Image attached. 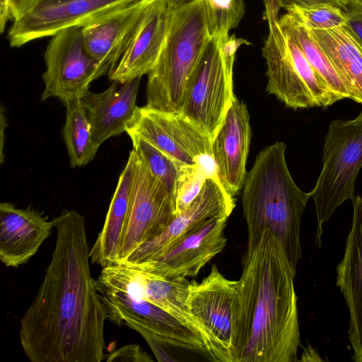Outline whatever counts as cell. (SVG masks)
Masks as SVG:
<instances>
[{"label":"cell","mask_w":362,"mask_h":362,"mask_svg":"<svg viewBox=\"0 0 362 362\" xmlns=\"http://www.w3.org/2000/svg\"><path fill=\"white\" fill-rule=\"evenodd\" d=\"M37 293L21 319L20 341L31 362H101L107 311L90 269L84 217L64 210Z\"/></svg>","instance_id":"1"},{"label":"cell","mask_w":362,"mask_h":362,"mask_svg":"<svg viewBox=\"0 0 362 362\" xmlns=\"http://www.w3.org/2000/svg\"><path fill=\"white\" fill-rule=\"evenodd\" d=\"M250 139L247 106L235 97L211 143L217 175L223 186L233 196L244 185Z\"/></svg>","instance_id":"17"},{"label":"cell","mask_w":362,"mask_h":362,"mask_svg":"<svg viewBox=\"0 0 362 362\" xmlns=\"http://www.w3.org/2000/svg\"><path fill=\"white\" fill-rule=\"evenodd\" d=\"M134 169L127 219L118 250V264L143 244L160 235L176 217L173 197L133 148Z\"/></svg>","instance_id":"9"},{"label":"cell","mask_w":362,"mask_h":362,"mask_svg":"<svg viewBox=\"0 0 362 362\" xmlns=\"http://www.w3.org/2000/svg\"><path fill=\"white\" fill-rule=\"evenodd\" d=\"M45 62L42 101L49 98H57L64 103L81 98L94 80L108 73L86 52L82 28L64 29L52 36Z\"/></svg>","instance_id":"10"},{"label":"cell","mask_w":362,"mask_h":362,"mask_svg":"<svg viewBox=\"0 0 362 362\" xmlns=\"http://www.w3.org/2000/svg\"><path fill=\"white\" fill-rule=\"evenodd\" d=\"M212 156H205L191 165H182L175 194V212L178 215L197 197L206 178L216 174Z\"/></svg>","instance_id":"27"},{"label":"cell","mask_w":362,"mask_h":362,"mask_svg":"<svg viewBox=\"0 0 362 362\" xmlns=\"http://www.w3.org/2000/svg\"><path fill=\"white\" fill-rule=\"evenodd\" d=\"M107 311V319L127 326L144 339L151 338L166 347L202 354L211 359L203 339L173 316L142 298L95 280Z\"/></svg>","instance_id":"8"},{"label":"cell","mask_w":362,"mask_h":362,"mask_svg":"<svg viewBox=\"0 0 362 362\" xmlns=\"http://www.w3.org/2000/svg\"><path fill=\"white\" fill-rule=\"evenodd\" d=\"M322 168L310 192L317 216L315 244L320 247L323 224L345 201L354 197L362 167V111L354 119L332 120L325 138Z\"/></svg>","instance_id":"6"},{"label":"cell","mask_w":362,"mask_h":362,"mask_svg":"<svg viewBox=\"0 0 362 362\" xmlns=\"http://www.w3.org/2000/svg\"><path fill=\"white\" fill-rule=\"evenodd\" d=\"M165 40L148 72L146 106L180 113L193 73L211 34L205 0L170 9Z\"/></svg>","instance_id":"4"},{"label":"cell","mask_w":362,"mask_h":362,"mask_svg":"<svg viewBox=\"0 0 362 362\" xmlns=\"http://www.w3.org/2000/svg\"><path fill=\"white\" fill-rule=\"evenodd\" d=\"M54 228L53 220L35 209L0 204V260L7 267L28 263Z\"/></svg>","instance_id":"19"},{"label":"cell","mask_w":362,"mask_h":362,"mask_svg":"<svg viewBox=\"0 0 362 362\" xmlns=\"http://www.w3.org/2000/svg\"><path fill=\"white\" fill-rule=\"evenodd\" d=\"M279 25L284 31L293 37L310 64L329 87L341 99H350L346 84L309 31L289 13L279 18Z\"/></svg>","instance_id":"26"},{"label":"cell","mask_w":362,"mask_h":362,"mask_svg":"<svg viewBox=\"0 0 362 362\" xmlns=\"http://www.w3.org/2000/svg\"><path fill=\"white\" fill-rule=\"evenodd\" d=\"M72 1V0H43L40 4H60V3L67 2V1Z\"/></svg>","instance_id":"37"},{"label":"cell","mask_w":362,"mask_h":362,"mask_svg":"<svg viewBox=\"0 0 362 362\" xmlns=\"http://www.w3.org/2000/svg\"><path fill=\"white\" fill-rule=\"evenodd\" d=\"M227 219L228 217L224 216L213 218L163 257L133 265L167 279L195 276L225 247L227 240L224 231Z\"/></svg>","instance_id":"16"},{"label":"cell","mask_w":362,"mask_h":362,"mask_svg":"<svg viewBox=\"0 0 362 362\" xmlns=\"http://www.w3.org/2000/svg\"><path fill=\"white\" fill-rule=\"evenodd\" d=\"M141 77L122 84L118 82L101 93L88 90L81 98L90 122L93 137L100 146L105 140L126 132L136 110V96Z\"/></svg>","instance_id":"22"},{"label":"cell","mask_w":362,"mask_h":362,"mask_svg":"<svg viewBox=\"0 0 362 362\" xmlns=\"http://www.w3.org/2000/svg\"><path fill=\"white\" fill-rule=\"evenodd\" d=\"M351 228L342 259L337 266L336 284L349 309V339L354 361L362 362V197L352 199Z\"/></svg>","instance_id":"18"},{"label":"cell","mask_w":362,"mask_h":362,"mask_svg":"<svg viewBox=\"0 0 362 362\" xmlns=\"http://www.w3.org/2000/svg\"><path fill=\"white\" fill-rule=\"evenodd\" d=\"M308 31L346 84L350 99L362 104V42L347 24Z\"/></svg>","instance_id":"23"},{"label":"cell","mask_w":362,"mask_h":362,"mask_svg":"<svg viewBox=\"0 0 362 362\" xmlns=\"http://www.w3.org/2000/svg\"><path fill=\"white\" fill-rule=\"evenodd\" d=\"M66 119L63 136L73 168L88 164L95 157L99 146L95 142L92 129L80 98L64 103Z\"/></svg>","instance_id":"25"},{"label":"cell","mask_w":362,"mask_h":362,"mask_svg":"<svg viewBox=\"0 0 362 362\" xmlns=\"http://www.w3.org/2000/svg\"><path fill=\"white\" fill-rule=\"evenodd\" d=\"M296 274L278 240L264 228L257 244L247 248L238 280L236 362L298 361Z\"/></svg>","instance_id":"2"},{"label":"cell","mask_w":362,"mask_h":362,"mask_svg":"<svg viewBox=\"0 0 362 362\" xmlns=\"http://www.w3.org/2000/svg\"><path fill=\"white\" fill-rule=\"evenodd\" d=\"M205 2L211 35L229 33L238 25L243 16V0H205Z\"/></svg>","instance_id":"30"},{"label":"cell","mask_w":362,"mask_h":362,"mask_svg":"<svg viewBox=\"0 0 362 362\" xmlns=\"http://www.w3.org/2000/svg\"><path fill=\"white\" fill-rule=\"evenodd\" d=\"M235 206L233 196L223 186L217 173L208 177L197 197L168 228L138 247L122 263L137 264L163 257L213 218H228Z\"/></svg>","instance_id":"13"},{"label":"cell","mask_w":362,"mask_h":362,"mask_svg":"<svg viewBox=\"0 0 362 362\" xmlns=\"http://www.w3.org/2000/svg\"><path fill=\"white\" fill-rule=\"evenodd\" d=\"M13 21L21 18L37 6L43 0H7Z\"/></svg>","instance_id":"33"},{"label":"cell","mask_w":362,"mask_h":362,"mask_svg":"<svg viewBox=\"0 0 362 362\" xmlns=\"http://www.w3.org/2000/svg\"><path fill=\"white\" fill-rule=\"evenodd\" d=\"M249 42L229 33H215L189 81L180 114L211 141L235 98L233 66L238 49Z\"/></svg>","instance_id":"5"},{"label":"cell","mask_w":362,"mask_h":362,"mask_svg":"<svg viewBox=\"0 0 362 362\" xmlns=\"http://www.w3.org/2000/svg\"><path fill=\"white\" fill-rule=\"evenodd\" d=\"M342 10L347 18L346 24L362 42V0H346Z\"/></svg>","instance_id":"32"},{"label":"cell","mask_w":362,"mask_h":362,"mask_svg":"<svg viewBox=\"0 0 362 362\" xmlns=\"http://www.w3.org/2000/svg\"><path fill=\"white\" fill-rule=\"evenodd\" d=\"M105 361L128 362H152L153 359L138 344H128L105 356Z\"/></svg>","instance_id":"31"},{"label":"cell","mask_w":362,"mask_h":362,"mask_svg":"<svg viewBox=\"0 0 362 362\" xmlns=\"http://www.w3.org/2000/svg\"><path fill=\"white\" fill-rule=\"evenodd\" d=\"M129 137L150 143L181 165H191L212 155L211 140L180 113L137 107L127 125Z\"/></svg>","instance_id":"12"},{"label":"cell","mask_w":362,"mask_h":362,"mask_svg":"<svg viewBox=\"0 0 362 362\" xmlns=\"http://www.w3.org/2000/svg\"><path fill=\"white\" fill-rule=\"evenodd\" d=\"M154 0H139L93 24L82 28L88 54L109 75L128 47L146 10Z\"/></svg>","instance_id":"21"},{"label":"cell","mask_w":362,"mask_h":362,"mask_svg":"<svg viewBox=\"0 0 362 362\" xmlns=\"http://www.w3.org/2000/svg\"><path fill=\"white\" fill-rule=\"evenodd\" d=\"M131 139L133 148L139 154L151 173L166 187L174 200L182 165L146 141L134 136Z\"/></svg>","instance_id":"28"},{"label":"cell","mask_w":362,"mask_h":362,"mask_svg":"<svg viewBox=\"0 0 362 362\" xmlns=\"http://www.w3.org/2000/svg\"><path fill=\"white\" fill-rule=\"evenodd\" d=\"M134 169V151L122 171L112 197L103 227L90 249L93 264L103 268L117 264L118 250L127 219Z\"/></svg>","instance_id":"24"},{"label":"cell","mask_w":362,"mask_h":362,"mask_svg":"<svg viewBox=\"0 0 362 362\" xmlns=\"http://www.w3.org/2000/svg\"><path fill=\"white\" fill-rule=\"evenodd\" d=\"M144 340L148 344L149 347L152 350L158 361H175V359L172 358L167 351L166 346L162 345L161 344L151 338H145Z\"/></svg>","instance_id":"35"},{"label":"cell","mask_w":362,"mask_h":362,"mask_svg":"<svg viewBox=\"0 0 362 362\" xmlns=\"http://www.w3.org/2000/svg\"><path fill=\"white\" fill-rule=\"evenodd\" d=\"M170 10L164 0H154L146 10L110 80L124 83L148 74L163 46Z\"/></svg>","instance_id":"20"},{"label":"cell","mask_w":362,"mask_h":362,"mask_svg":"<svg viewBox=\"0 0 362 362\" xmlns=\"http://www.w3.org/2000/svg\"><path fill=\"white\" fill-rule=\"evenodd\" d=\"M269 28L262 55L267 64V91L287 107L310 108L317 104L291 56L285 34L279 25L280 8L274 0H264Z\"/></svg>","instance_id":"15"},{"label":"cell","mask_w":362,"mask_h":362,"mask_svg":"<svg viewBox=\"0 0 362 362\" xmlns=\"http://www.w3.org/2000/svg\"><path fill=\"white\" fill-rule=\"evenodd\" d=\"M286 148L284 142L278 141L259 153L246 175L242 204L247 227V248H252L263 230L269 228L296 274L302 257L301 218L311 197L294 182L287 166Z\"/></svg>","instance_id":"3"},{"label":"cell","mask_w":362,"mask_h":362,"mask_svg":"<svg viewBox=\"0 0 362 362\" xmlns=\"http://www.w3.org/2000/svg\"><path fill=\"white\" fill-rule=\"evenodd\" d=\"M238 289V281L225 277L215 264L200 282H189L186 303L205 332L212 361L236 362Z\"/></svg>","instance_id":"7"},{"label":"cell","mask_w":362,"mask_h":362,"mask_svg":"<svg viewBox=\"0 0 362 362\" xmlns=\"http://www.w3.org/2000/svg\"><path fill=\"white\" fill-rule=\"evenodd\" d=\"M280 8H287L292 6H303L314 4H331L341 9L344 7L346 0H274Z\"/></svg>","instance_id":"34"},{"label":"cell","mask_w":362,"mask_h":362,"mask_svg":"<svg viewBox=\"0 0 362 362\" xmlns=\"http://www.w3.org/2000/svg\"><path fill=\"white\" fill-rule=\"evenodd\" d=\"M139 0H72L40 4L14 21L8 32L9 44L19 47L33 40L52 37L71 28H84Z\"/></svg>","instance_id":"11"},{"label":"cell","mask_w":362,"mask_h":362,"mask_svg":"<svg viewBox=\"0 0 362 362\" xmlns=\"http://www.w3.org/2000/svg\"><path fill=\"white\" fill-rule=\"evenodd\" d=\"M286 11L308 30L329 29L347 23L344 11L331 4L292 6Z\"/></svg>","instance_id":"29"},{"label":"cell","mask_w":362,"mask_h":362,"mask_svg":"<svg viewBox=\"0 0 362 362\" xmlns=\"http://www.w3.org/2000/svg\"><path fill=\"white\" fill-rule=\"evenodd\" d=\"M168 8L170 9H177L194 0H164Z\"/></svg>","instance_id":"36"},{"label":"cell","mask_w":362,"mask_h":362,"mask_svg":"<svg viewBox=\"0 0 362 362\" xmlns=\"http://www.w3.org/2000/svg\"><path fill=\"white\" fill-rule=\"evenodd\" d=\"M96 281L138 296L161 308L200 337L209 350L205 332L186 303L190 282L187 279H167L133 264L120 263L103 267Z\"/></svg>","instance_id":"14"}]
</instances>
